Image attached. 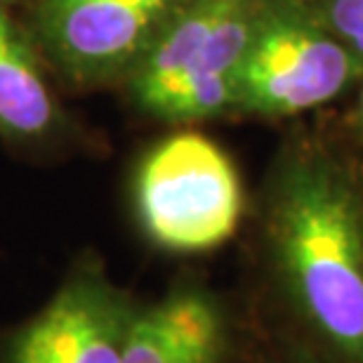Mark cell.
Returning <instances> with one entry per match:
<instances>
[{
	"label": "cell",
	"instance_id": "1",
	"mask_svg": "<svg viewBox=\"0 0 363 363\" xmlns=\"http://www.w3.org/2000/svg\"><path fill=\"white\" fill-rule=\"evenodd\" d=\"M264 234L279 290L316 363H363V186L304 144L276 165Z\"/></svg>",
	"mask_w": 363,
	"mask_h": 363
},
{
	"label": "cell",
	"instance_id": "2",
	"mask_svg": "<svg viewBox=\"0 0 363 363\" xmlns=\"http://www.w3.org/2000/svg\"><path fill=\"white\" fill-rule=\"evenodd\" d=\"M264 0H186L125 78L133 104L165 123L234 111L236 81Z\"/></svg>",
	"mask_w": 363,
	"mask_h": 363
},
{
	"label": "cell",
	"instance_id": "3",
	"mask_svg": "<svg viewBox=\"0 0 363 363\" xmlns=\"http://www.w3.org/2000/svg\"><path fill=\"white\" fill-rule=\"evenodd\" d=\"M361 78L363 57L307 0H264L238 71L234 111L288 118L337 99Z\"/></svg>",
	"mask_w": 363,
	"mask_h": 363
},
{
	"label": "cell",
	"instance_id": "4",
	"mask_svg": "<svg viewBox=\"0 0 363 363\" xmlns=\"http://www.w3.org/2000/svg\"><path fill=\"white\" fill-rule=\"evenodd\" d=\"M243 206L236 165L201 133L165 137L137 168V217L144 234L170 252H206L227 243Z\"/></svg>",
	"mask_w": 363,
	"mask_h": 363
},
{
	"label": "cell",
	"instance_id": "5",
	"mask_svg": "<svg viewBox=\"0 0 363 363\" xmlns=\"http://www.w3.org/2000/svg\"><path fill=\"white\" fill-rule=\"evenodd\" d=\"M186 0H83L43 19L28 35L43 62L78 88L125 83Z\"/></svg>",
	"mask_w": 363,
	"mask_h": 363
},
{
	"label": "cell",
	"instance_id": "6",
	"mask_svg": "<svg viewBox=\"0 0 363 363\" xmlns=\"http://www.w3.org/2000/svg\"><path fill=\"white\" fill-rule=\"evenodd\" d=\"M133 316L97 267H83L19 333L7 363H121Z\"/></svg>",
	"mask_w": 363,
	"mask_h": 363
},
{
	"label": "cell",
	"instance_id": "7",
	"mask_svg": "<svg viewBox=\"0 0 363 363\" xmlns=\"http://www.w3.org/2000/svg\"><path fill=\"white\" fill-rule=\"evenodd\" d=\"M224 321L213 297L184 288L144 311H133L121 363H194L220 357Z\"/></svg>",
	"mask_w": 363,
	"mask_h": 363
},
{
	"label": "cell",
	"instance_id": "8",
	"mask_svg": "<svg viewBox=\"0 0 363 363\" xmlns=\"http://www.w3.org/2000/svg\"><path fill=\"white\" fill-rule=\"evenodd\" d=\"M31 35L0 7V135L14 142H38L62 125V106L40 67Z\"/></svg>",
	"mask_w": 363,
	"mask_h": 363
},
{
	"label": "cell",
	"instance_id": "9",
	"mask_svg": "<svg viewBox=\"0 0 363 363\" xmlns=\"http://www.w3.org/2000/svg\"><path fill=\"white\" fill-rule=\"evenodd\" d=\"M333 33L363 57V0H307Z\"/></svg>",
	"mask_w": 363,
	"mask_h": 363
},
{
	"label": "cell",
	"instance_id": "10",
	"mask_svg": "<svg viewBox=\"0 0 363 363\" xmlns=\"http://www.w3.org/2000/svg\"><path fill=\"white\" fill-rule=\"evenodd\" d=\"M83 0H33L31 10H28V19H43L50 17V14H57L62 10H67L71 5H78Z\"/></svg>",
	"mask_w": 363,
	"mask_h": 363
},
{
	"label": "cell",
	"instance_id": "11",
	"mask_svg": "<svg viewBox=\"0 0 363 363\" xmlns=\"http://www.w3.org/2000/svg\"><path fill=\"white\" fill-rule=\"evenodd\" d=\"M359 94H357V104H354V116H352V121H354V130H357V135L363 140V78L359 81Z\"/></svg>",
	"mask_w": 363,
	"mask_h": 363
},
{
	"label": "cell",
	"instance_id": "12",
	"mask_svg": "<svg viewBox=\"0 0 363 363\" xmlns=\"http://www.w3.org/2000/svg\"><path fill=\"white\" fill-rule=\"evenodd\" d=\"M194 363H220V357H208V359H201V361H194Z\"/></svg>",
	"mask_w": 363,
	"mask_h": 363
},
{
	"label": "cell",
	"instance_id": "13",
	"mask_svg": "<svg viewBox=\"0 0 363 363\" xmlns=\"http://www.w3.org/2000/svg\"><path fill=\"white\" fill-rule=\"evenodd\" d=\"M14 3H21V0H0V7H12Z\"/></svg>",
	"mask_w": 363,
	"mask_h": 363
}]
</instances>
